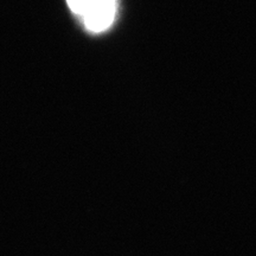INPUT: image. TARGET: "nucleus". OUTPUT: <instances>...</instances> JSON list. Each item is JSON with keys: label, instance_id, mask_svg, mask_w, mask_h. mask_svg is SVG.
I'll use <instances>...</instances> for the list:
<instances>
[{"label": "nucleus", "instance_id": "1", "mask_svg": "<svg viewBox=\"0 0 256 256\" xmlns=\"http://www.w3.org/2000/svg\"><path fill=\"white\" fill-rule=\"evenodd\" d=\"M69 8L82 19L88 31L98 34L113 24L116 0H66Z\"/></svg>", "mask_w": 256, "mask_h": 256}]
</instances>
